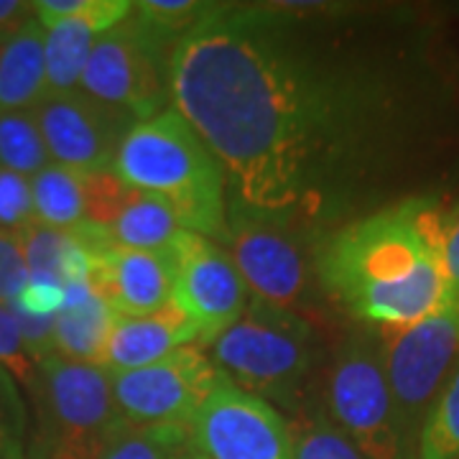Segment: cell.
Masks as SVG:
<instances>
[{"instance_id":"obj_1","label":"cell","mask_w":459,"mask_h":459,"mask_svg":"<svg viewBox=\"0 0 459 459\" xmlns=\"http://www.w3.org/2000/svg\"><path fill=\"white\" fill-rule=\"evenodd\" d=\"M171 105L220 161L232 212L299 228L355 197L398 138V95L281 5H214L174 47Z\"/></svg>"},{"instance_id":"obj_2","label":"cell","mask_w":459,"mask_h":459,"mask_svg":"<svg viewBox=\"0 0 459 459\" xmlns=\"http://www.w3.org/2000/svg\"><path fill=\"white\" fill-rule=\"evenodd\" d=\"M322 291L362 327L401 329L452 301L444 207L409 197L337 230L316 255Z\"/></svg>"},{"instance_id":"obj_3","label":"cell","mask_w":459,"mask_h":459,"mask_svg":"<svg viewBox=\"0 0 459 459\" xmlns=\"http://www.w3.org/2000/svg\"><path fill=\"white\" fill-rule=\"evenodd\" d=\"M113 171L133 189L161 199L184 230L225 246L230 230L225 171L174 105L133 126L120 143Z\"/></svg>"},{"instance_id":"obj_4","label":"cell","mask_w":459,"mask_h":459,"mask_svg":"<svg viewBox=\"0 0 459 459\" xmlns=\"http://www.w3.org/2000/svg\"><path fill=\"white\" fill-rule=\"evenodd\" d=\"M207 350L235 388L291 416L309 409L307 395L322 362V340L309 316L250 296L240 319Z\"/></svg>"},{"instance_id":"obj_5","label":"cell","mask_w":459,"mask_h":459,"mask_svg":"<svg viewBox=\"0 0 459 459\" xmlns=\"http://www.w3.org/2000/svg\"><path fill=\"white\" fill-rule=\"evenodd\" d=\"M325 413L365 459H409L376 329H352L322 373Z\"/></svg>"},{"instance_id":"obj_6","label":"cell","mask_w":459,"mask_h":459,"mask_svg":"<svg viewBox=\"0 0 459 459\" xmlns=\"http://www.w3.org/2000/svg\"><path fill=\"white\" fill-rule=\"evenodd\" d=\"M39 409L44 459H98L123 427L110 373L100 365L47 355L29 391Z\"/></svg>"},{"instance_id":"obj_7","label":"cell","mask_w":459,"mask_h":459,"mask_svg":"<svg viewBox=\"0 0 459 459\" xmlns=\"http://www.w3.org/2000/svg\"><path fill=\"white\" fill-rule=\"evenodd\" d=\"M377 337L403 439L413 455L429 413L459 368L457 301L452 296L449 304L427 319L409 327L383 329Z\"/></svg>"},{"instance_id":"obj_8","label":"cell","mask_w":459,"mask_h":459,"mask_svg":"<svg viewBox=\"0 0 459 459\" xmlns=\"http://www.w3.org/2000/svg\"><path fill=\"white\" fill-rule=\"evenodd\" d=\"M309 235V228L230 210L222 247L238 265L250 296L304 316L314 301V283L319 286Z\"/></svg>"},{"instance_id":"obj_9","label":"cell","mask_w":459,"mask_h":459,"mask_svg":"<svg viewBox=\"0 0 459 459\" xmlns=\"http://www.w3.org/2000/svg\"><path fill=\"white\" fill-rule=\"evenodd\" d=\"M174 47L131 13L100 36L84 65L80 87L90 98L133 115L138 123L171 108L169 62Z\"/></svg>"},{"instance_id":"obj_10","label":"cell","mask_w":459,"mask_h":459,"mask_svg":"<svg viewBox=\"0 0 459 459\" xmlns=\"http://www.w3.org/2000/svg\"><path fill=\"white\" fill-rule=\"evenodd\" d=\"M115 406L133 427H192L199 411L228 380L199 344L164 360L110 376Z\"/></svg>"},{"instance_id":"obj_11","label":"cell","mask_w":459,"mask_h":459,"mask_svg":"<svg viewBox=\"0 0 459 459\" xmlns=\"http://www.w3.org/2000/svg\"><path fill=\"white\" fill-rule=\"evenodd\" d=\"M174 307L199 329V347L212 344L246 312L250 291L220 243L184 230L171 243Z\"/></svg>"},{"instance_id":"obj_12","label":"cell","mask_w":459,"mask_h":459,"mask_svg":"<svg viewBox=\"0 0 459 459\" xmlns=\"http://www.w3.org/2000/svg\"><path fill=\"white\" fill-rule=\"evenodd\" d=\"M33 115L51 164L77 174L113 171L120 143L138 123L133 115L90 98L82 90L49 92Z\"/></svg>"},{"instance_id":"obj_13","label":"cell","mask_w":459,"mask_h":459,"mask_svg":"<svg viewBox=\"0 0 459 459\" xmlns=\"http://www.w3.org/2000/svg\"><path fill=\"white\" fill-rule=\"evenodd\" d=\"M74 235L92 263V286L115 314H153L174 304L171 250L115 246L110 232L82 222Z\"/></svg>"},{"instance_id":"obj_14","label":"cell","mask_w":459,"mask_h":459,"mask_svg":"<svg viewBox=\"0 0 459 459\" xmlns=\"http://www.w3.org/2000/svg\"><path fill=\"white\" fill-rule=\"evenodd\" d=\"M192 437L207 459H291L283 416L232 383L220 385L204 403Z\"/></svg>"},{"instance_id":"obj_15","label":"cell","mask_w":459,"mask_h":459,"mask_svg":"<svg viewBox=\"0 0 459 459\" xmlns=\"http://www.w3.org/2000/svg\"><path fill=\"white\" fill-rule=\"evenodd\" d=\"M195 342L199 344L197 325L174 304L153 314H115L100 368L110 376L128 373Z\"/></svg>"},{"instance_id":"obj_16","label":"cell","mask_w":459,"mask_h":459,"mask_svg":"<svg viewBox=\"0 0 459 459\" xmlns=\"http://www.w3.org/2000/svg\"><path fill=\"white\" fill-rule=\"evenodd\" d=\"M131 0H87L80 13L44 26V56L49 92H69L80 87L84 65L102 33L131 18Z\"/></svg>"},{"instance_id":"obj_17","label":"cell","mask_w":459,"mask_h":459,"mask_svg":"<svg viewBox=\"0 0 459 459\" xmlns=\"http://www.w3.org/2000/svg\"><path fill=\"white\" fill-rule=\"evenodd\" d=\"M113 319V307L95 291L92 279L66 283L65 307L54 319V352L66 360L100 365Z\"/></svg>"},{"instance_id":"obj_18","label":"cell","mask_w":459,"mask_h":459,"mask_svg":"<svg viewBox=\"0 0 459 459\" xmlns=\"http://www.w3.org/2000/svg\"><path fill=\"white\" fill-rule=\"evenodd\" d=\"M49 95L44 26L29 21L13 36L0 41V113L36 110Z\"/></svg>"},{"instance_id":"obj_19","label":"cell","mask_w":459,"mask_h":459,"mask_svg":"<svg viewBox=\"0 0 459 459\" xmlns=\"http://www.w3.org/2000/svg\"><path fill=\"white\" fill-rule=\"evenodd\" d=\"M16 240L29 279L51 281L65 289L66 283L87 281L92 273L90 255L74 230H56L33 222L16 232Z\"/></svg>"},{"instance_id":"obj_20","label":"cell","mask_w":459,"mask_h":459,"mask_svg":"<svg viewBox=\"0 0 459 459\" xmlns=\"http://www.w3.org/2000/svg\"><path fill=\"white\" fill-rule=\"evenodd\" d=\"M108 232L115 246L135 250H169L184 228L161 199L131 186V197L123 204Z\"/></svg>"},{"instance_id":"obj_21","label":"cell","mask_w":459,"mask_h":459,"mask_svg":"<svg viewBox=\"0 0 459 459\" xmlns=\"http://www.w3.org/2000/svg\"><path fill=\"white\" fill-rule=\"evenodd\" d=\"M36 222L56 230H74L84 222L82 174L59 164L44 166L31 177Z\"/></svg>"},{"instance_id":"obj_22","label":"cell","mask_w":459,"mask_h":459,"mask_svg":"<svg viewBox=\"0 0 459 459\" xmlns=\"http://www.w3.org/2000/svg\"><path fill=\"white\" fill-rule=\"evenodd\" d=\"M197 449L192 427L123 424L98 459H186Z\"/></svg>"},{"instance_id":"obj_23","label":"cell","mask_w":459,"mask_h":459,"mask_svg":"<svg viewBox=\"0 0 459 459\" xmlns=\"http://www.w3.org/2000/svg\"><path fill=\"white\" fill-rule=\"evenodd\" d=\"M283 421L291 459H365L360 449L329 421L325 411L304 409Z\"/></svg>"},{"instance_id":"obj_24","label":"cell","mask_w":459,"mask_h":459,"mask_svg":"<svg viewBox=\"0 0 459 459\" xmlns=\"http://www.w3.org/2000/svg\"><path fill=\"white\" fill-rule=\"evenodd\" d=\"M49 164V151L41 138L33 110L0 113V169L31 179L33 174H39Z\"/></svg>"},{"instance_id":"obj_25","label":"cell","mask_w":459,"mask_h":459,"mask_svg":"<svg viewBox=\"0 0 459 459\" xmlns=\"http://www.w3.org/2000/svg\"><path fill=\"white\" fill-rule=\"evenodd\" d=\"M416 459H459V368L421 429Z\"/></svg>"},{"instance_id":"obj_26","label":"cell","mask_w":459,"mask_h":459,"mask_svg":"<svg viewBox=\"0 0 459 459\" xmlns=\"http://www.w3.org/2000/svg\"><path fill=\"white\" fill-rule=\"evenodd\" d=\"M214 5L217 3H199V0H141L135 3L133 13L161 41L177 47L186 33L195 31L212 13Z\"/></svg>"},{"instance_id":"obj_27","label":"cell","mask_w":459,"mask_h":459,"mask_svg":"<svg viewBox=\"0 0 459 459\" xmlns=\"http://www.w3.org/2000/svg\"><path fill=\"white\" fill-rule=\"evenodd\" d=\"M84 189V222L110 228L113 220L120 214L123 204L131 197V186L120 179L115 171L102 174H82Z\"/></svg>"},{"instance_id":"obj_28","label":"cell","mask_w":459,"mask_h":459,"mask_svg":"<svg viewBox=\"0 0 459 459\" xmlns=\"http://www.w3.org/2000/svg\"><path fill=\"white\" fill-rule=\"evenodd\" d=\"M23 429L26 403L21 398V385L5 368H0V459H23Z\"/></svg>"},{"instance_id":"obj_29","label":"cell","mask_w":459,"mask_h":459,"mask_svg":"<svg viewBox=\"0 0 459 459\" xmlns=\"http://www.w3.org/2000/svg\"><path fill=\"white\" fill-rule=\"evenodd\" d=\"M36 222L31 179L0 169V232L16 235Z\"/></svg>"},{"instance_id":"obj_30","label":"cell","mask_w":459,"mask_h":459,"mask_svg":"<svg viewBox=\"0 0 459 459\" xmlns=\"http://www.w3.org/2000/svg\"><path fill=\"white\" fill-rule=\"evenodd\" d=\"M0 368H5L18 385L31 391L36 380V360L23 344L11 304L3 301H0Z\"/></svg>"},{"instance_id":"obj_31","label":"cell","mask_w":459,"mask_h":459,"mask_svg":"<svg viewBox=\"0 0 459 459\" xmlns=\"http://www.w3.org/2000/svg\"><path fill=\"white\" fill-rule=\"evenodd\" d=\"M11 304L33 316H56L65 307V289L51 281L29 279Z\"/></svg>"},{"instance_id":"obj_32","label":"cell","mask_w":459,"mask_h":459,"mask_svg":"<svg viewBox=\"0 0 459 459\" xmlns=\"http://www.w3.org/2000/svg\"><path fill=\"white\" fill-rule=\"evenodd\" d=\"M29 281V271L21 255L16 235L0 232V301L11 304Z\"/></svg>"},{"instance_id":"obj_33","label":"cell","mask_w":459,"mask_h":459,"mask_svg":"<svg viewBox=\"0 0 459 459\" xmlns=\"http://www.w3.org/2000/svg\"><path fill=\"white\" fill-rule=\"evenodd\" d=\"M444 263L452 291H459V202L455 207H444Z\"/></svg>"},{"instance_id":"obj_34","label":"cell","mask_w":459,"mask_h":459,"mask_svg":"<svg viewBox=\"0 0 459 459\" xmlns=\"http://www.w3.org/2000/svg\"><path fill=\"white\" fill-rule=\"evenodd\" d=\"M33 18H36L33 3H26V0H0V41L13 36L18 29H23Z\"/></svg>"},{"instance_id":"obj_35","label":"cell","mask_w":459,"mask_h":459,"mask_svg":"<svg viewBox=\"0 0 459 459\" xmlns=\"http://www.w3.org/2000/svg\"><path fill=\"white\" fill-rule=\"evenodd\" d=\"M186 459H207V457H204V455H202L199 449H195V452H192V455H189V457H186Z\"/></svg>"},{"instance_id":"obj_36","label":"cell","mask_w":459,"mask_h":459,"mask_svg":"<svg viewBox=\"0 0 459 459\" xmlns=\"http://www.w3.org/2000/svg\"><path fill=\"white\" fill-rule=\"evenodd\" d=\"M455 301H457V307H459V291H457V294H455Z\"/></svg>"}]
</instances>
